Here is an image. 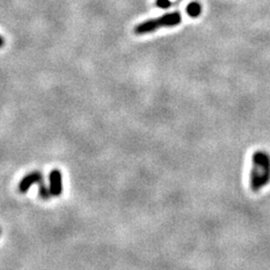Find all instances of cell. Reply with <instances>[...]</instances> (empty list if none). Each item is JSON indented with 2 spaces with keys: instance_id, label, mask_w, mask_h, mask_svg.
I'll return each instance as SVG.
<instances>
[{
  "instance_id": "6da1fadb",
  "label": "cell",
  "mask_w": 270,
  "mask_h": 270,
  "mask_svg": "<svg viewBox=\"0 0 270 270\" xmlns=\"http://www.w3.org/2000/svg\"><path fill=\"white\" fill-rule=\"evenodd\" d=\"M181 18L178 13L167 14L161 17H158L156 19H150V21H146L144 23H142V24L137 25L134 28V33L137 34V35L151 33V32H154V30L161 28V27L175 26L177 24H179Z\"/></svg>"
},
{
  "instance_id": "7a4b0ae2",
  "label": "cell",
  "mask_w": 270,
  "mask_h": 270,
  "mask_svg": "<svg viewBox=\"0 0 270 270\" xmlns=\"http://www.w3.org/2000/svg\"><path fill=\"white\" fill-rule=\"evenodd\" d=\"M41 181H43V176H42V173L40 171L30 172L21 180V183L18 185V191L21 192V194H26L33 185L40 184Z\"/></svg>"
},
{
  "instance_id": "3957f363",
  "label": "cell",
  "mask_w": 270,
  "mask_h": 270,
  "mask_svg": "<svg viewBox=\"0 0 270 270\" xmlns=\"http://www.w3.org/2000/svg\"><path fill=\"white\" fill-rule=\"evenodd\" d=\"M50 189H51L52 196H54V197H60L62 195V175H61V171L59 169H53L50 172Z\"/></svg>"
},
{
  "instance_id": "277c9868",
  "label": "cell",
  "mask_w": 270,
  "mask_h": 270,
  "mask_svg": "<svg viewBox=\"0 0 270 270\" xmlns=\"http://www.w3.org/2000/svg\"><path fill=\"white\" fill-rule=\"evenodd\" d=\"M38 196L44 200H49L52 196L51 189H50V187L46 186L43 181H41V183L38 184Z\"/></svg>"
},
{
  "instance_id": "5b68a950",
  "label": "cell",
  "mask_w": 270,
  "mask_h": 270,
  "mask_svg": "<svg viewBox=\"0 0 270 270\" xmlns=\"http://www.w3.org/2000/svg\"><path fill=\"white\" fill-rule=\"evenodd\" d=\"M187 11L191 16H197L199 14V5H197V3H191V5L188 6Z\"/></svg>"
},
{
  "instance_id": "8992f818",
  "label": "cell",
  "mask_w": 270,
  "mask_h": 270,
  "mask_svg": "<svg viewBox=\"0 0 270 270\" xmlns=\"http://www.w3.org/2000/svg\"><path fill=\"white\" fill-rule=\"evenodd\" d=\"M157 3L161 8H167V7L170 5V1H169V0H157Z\"/></svg>"
},
{
  "instance_id": "52a82bcc",
  "label": "cell",
  "mask_w": 270,
  "mask_h": 270,
  "mask_svg": "<svg viewBox=\"0 0 270 270\" xmlns=\"http://www.w3.org/2000/svg\"><path fill=\"white\" fill-rule=\"evenodd\" d=\"M3 45H5V40H3L2 36H0V49H1Z\"/></svg>"
},
{
  "instance_id": "ba28073f",
  "label": "cell",
  "mask_w": 270,
  "mask_h": 270,
  "mask_svg": "<svg viewBox=\"0 0 270 270\" xmlns=\"http://www.w3.org/2000/svg\"><path fill=\"white\" fill-rule=\"evenodd\" d=\"M0 234H1V230H0Z\"/></svg>"
}]
</instances>
